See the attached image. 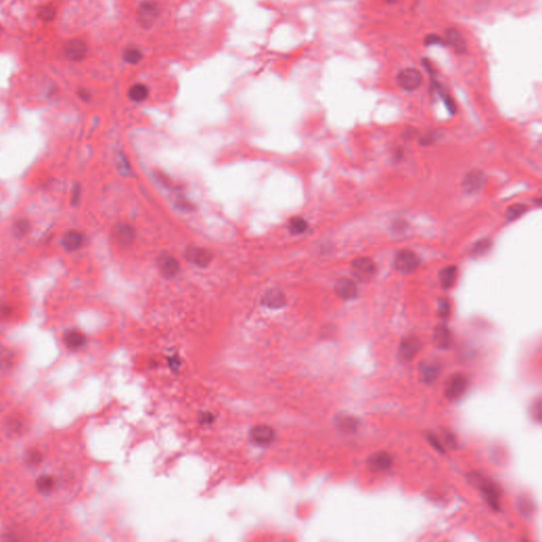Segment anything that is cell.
<instances>
[{
	"label": "cell",
	"instance_id": "29",
	"mask_svg": "<svg viewBox=\"0 0 542 542\" xmlns=\"http://www.w3.org/2000/svg\"><path fill=\"white\" fill-rule=\"evenodd\" d=\"M482 184V178H481V175L479 174H475V175H470L467 180L465 181V185H466V188L467 191H474V190H477V188Z\"/></svg>",
	"mask_w": 542,
	"mask_h": 542
},
{
	"label": "cell",
	"instance_id": "12",
	"mask_svg": "<svg viewBox=\"0 0 542 542\" xmlns=\"http://www.w3.org/2000/svg\"><path fill=\"white\" fill-rule=\"evenodd\" d=\"M251 440L257 445L266 446L269 445L274 438V431L273 429L269 426L266 425H260L256 426L251 430Z\"/></svg>",
	"mask_w": 542,
	"mask_h": 542
},
{
	"label": "cell",
	"instance_id": "2",
	"mask_svg": "<svg viewBox=\"0 0 542 542\" xmlns=\"http://www.w3.org/2000/svg\"><path fill=\"white\" fill-rule=\"evenodd\" d=\"M468 388V379L466 376L461 373L452 375L445 385V397L450 400H457L461 398Z\"/></svg>",
	"mask_w": 542,
	"mask_h": 542
},
{
	"label": "cell",
	"instance_id": "5",
	"mask_svg": "<svg viewBox=\"0 0 542 542\" xmlns=\"http://www.w3.org/2000/svg\"><path fill=\"white\" fill-rule=\"evenodd\" d=\"M419 264V257L411 250H401L395 257V268L403 274L414 272L418 268Z\"/></svg>",
	"mask_w": 542,
	"mask_h": 542
},
{
	"label": "cell",
	"instance_id": "31",
	"mask_svg": "<svg viewBox=\"0 0 542 542\" xmlns=\"http://www.w3.org/2000/svg\"><path fill=\"white\" fill-rule=\"evenodd\" d=\"M30 229V222L28 220L25 219H21L19 221H17L15 223L14 226V233H16V235H24L28 233V231Z\"/></svg>",
	"mask_w": 542,
	"mask_h": 542
},
{
	"label": "cell",
	"instance_id": "21",
	"mask_svg": "<svg viewBox=\"0 0 542 542\" xmlns=\"http://www.w3.org/2000/svg\"><path fill=\"white\" fill-rule=\"evenodd\" d=\"M128 96L135 102H142L149 96V89L143 84H135L128 90Z\"/></svg>",
	"mask_w": 542,
	"mask_h": 542
},
{
	"label": "cell",
	"instance_id": "25",
	"mask_svg": "<svg viewBox=\"0 0 542 542\" xmlns=\"http://www.w3.org/2000/svg\"><path fill=\"white\" fill-rule=\"evenodd\" d=\"M123 59L128 64L136 65L139 62H141L142 52L139 49H137V48H128V49H126L124 51Z\"/></svg>",
	"mask_w": 542,
	"mask_h": 542
},
{
	"label": "cell",
	"instance_id": "4",
	"mask_svg": "<svg viewBox=\"0 0 542 542\" xmlns=\"http://www.w3.org/2000/svg\"><path fill=\"white\" fill-rule=\"evenodd\" d=\"M352 272L361 282L371 281L376 274V265L368 257H359L352 263Z\"/></svg>",
	"mask_w": 542,
	"mask_h": 542
},
{
	"label": "cell",
	"instance_id": "6",
	"mask_svg": "<svg viewBox=\"0 0 542 542\" xmlns=\"http://www.w3.org/2000/svg\"><path fill=\"white\" fill-rule=\"evenodd\" d=\"M423 82V74L415 68H406L397 74V83L406 91L416 90Z\"/></svg>",
	"mask_w": 542,
	"mask_h": 542
},
{
	"label": "cell",
	"instance_id": "35",
	"mask_svg": "<svg viewBox=\"0 0 542 542\" xmlns=\"http://www.w3.org/2000/svg\"><path fill=\"white\" fill-rule=\"evenodd\" d=\"M12 313H13L12 307L7 305L0 306V320H7L8 318L12 316Z\"/></svg>",
	"mask_w": 542,
	"mask_h": 542
},
{
	"label": "cell",
	"instance_id": "27",
	"mask_svg": "<svg viewBox=\"0 0 542 542\" xmlns=\"http://www.w3.org/2000/svg\"><path fill=\"white\" fill-rule=\"evenodd\" d=\"M55 15H56V10L52 5L42 6L39 10V13H38V17L41 20H44V21L53 20Z\"/></svg>",
	"mask_w": 542,
	"mask_h": 542
},
{
	"label": "cell",
	"instance_id": "38",
	"mask_svg": "<svg viewBox=\"0 0 542 542\" xmlns=\"http://www.w3.org/2000/svg\"><path fill=\"white\" fill-rule=\"evenodd\" d=\"M428 441L430 442V444H431L435 449H437L438 451H442L443 452V447L441 445V442L438 441V438L434 435V434H429L428 435Z\"/></svg>",
	"mask_w": 542,
	"mask_h": 542
},
{
	"label": "cell",
	"instance_id": "40",
	"mask_svg": "<svg viewBox=\"0 0 542 542\" xmlns=\"http://www.w3.org/2000/svg\"><path fill=\"white\" fill-rule=\"evenodd\" d=\"M79 94H80V97H82V99H84V100H87V99H88V93L86 92L85 90L79 91Z\"/></svg>",
	"mask_w": 542,
	"mask_h": 542
},
{
	"label": "cell",
	"instance_id": "14",
	"mask_svg": "<svg viewBox=\"0 0 542 542\" xmlns=\"http://www.w3.org/2000/svg\"><path fill=\"white\" fill-rule=\"evenodd\" d=\"M434 346L441 350L448 349L451 346L452 342V336L449 329L446 325L441 324L434 330L433 337H432Z\"/></svg>",
	"mask_w": 542,
	"mask_h": 542
},
{
	"label": "cell",
	"instance_id": "41",
	"mask_svg": "<svg viewBox=\"0 0 542 542\" xmlns=\"http://www.w3.org/2000/svg\"><path fill=\"white\" fill-rule=\"evenodd\" d=\"M385 1L388 3H396L397 0H385Z\"/></svg>",
	"mask_w": 542,
	"mask_h": 542
},
{
	"label": "cell",
	"instance_id": "22",
	"mask_svg": "<svg viewBox=\"0 0 542 542\" xmlns=\"http://www.w3.org/2000/svg\"><path fill=\"white\" fill-rule=\"evenodd\" d=\"M36 487L42 494H50L55 487V480L50 476H41L36 481Z\"/></svg>",
	"mask_w": 542,
	"mask_h": 542
},
{
	"label": "cell",
	"instance_id": "32",
	"mask_svg": "<svg viewBox=\"0 0 542 542\" xmlns=\"http://www.w3.org/2000/svg\"><path fill=\"white\" fill-rule=\"evenodd\" d=\"M526 208H527V206L521 205V204L511 206L510 210L507 211V218H509L510 220L517 218L519 215H521L524 211H526Z\"/></svg>",
	"mask_w": 542,
	"mask_h": 542
},
{
	"label": "cell",
	"instance_id": "26",
	"mask_svg": "<svg viewBox=\"0 0 542 542\" xmlns=\"http://www.w3.org/2000/svg\"><path fill=\"white\" fill-rule=\"evenodd\" d=\"M289 229L290 232L294 234H300L307 229V222L301 217H295L292 218L289 222Z\"/></svg>",
	"mask_w": 542,
	"mask_h": 542
},
{
	"label": "cell",
	"instance_id": "7",
	"mask_svg": "<svg viewBox=\"0 0 542 542\" xmlns=\"http://www.w3.org/2000/svg\"><path fill=\"white\" fill-rule=\"evenodd\" d=\"M445 44L449 45L455 53L460 55L465 54L467 51V44L463 34L455 28H448L445 32Z\"/></svg>",
	"mask_w": 542,
	"mask_h": 542
},
{
	"label": "cell",
	"instance_id": "8",
	"mask_svg": "<svg viewBox=\"0 0 542 542\" xmlns=\"http://www.w3.org/2000/svg\"><path fill=\"white\" fill-rule=\"evenodd\" d=\"M64 53L69 61L79 62L84 59L86 54H87V46L82 39L79 38L69 40L65 45Z\"/></svg>",
	"mask_w": 542,
	"mask_h": 542
},
{
	"label": "cell",
	"instance_id": "24",
	"mask_svg": "<svg viewBox=\"0 0 542 542\" xmlns=\"http://www.w3.org/2000/svg\"><path fill=\"white\" fill-rule=\"evenodd\" d=\"M357 425H358L357 420L354 417H351V416L339 417L338 421H337L338 428L341 430V431H346V432L347 431L348 432L356 431Z\"/></svg>",
	"mask_w": 542,
	"mask_h": 542
},
{
	"label": "cell",
	"instance_id": "36",
	"mask_svg": "<svg viewBox=\"0 0 542 542\" xmlns=\"http://www.w3.org/2000/svg\"><path fill=\"white\" fill-rule=\"evenodd\" d=\"M533 416H534L537 421L539 423V421L541 420V399H537L534 403V406H533Z\"/></svg>",
	"mask_w": 542,
	"mask_h": 542
},
{
	"label": "cell",
	"instance_id": "15",
	"mask_svg": "<svg viewBox=\"0 0 542 542\" xmlns=\"http://www.w3.org/2000/svg\"><path fill=\"white\" fill-rule=\"evenodd\" d=\"M337 295L344 300H352L357 296V287L350 279H341L336 284Z\"/></svg>",
	"mask_w": 542,
	"mask_h": 542
},
{
	"label": "cell",
	"instance_id": "30",
	"mask_svg": "<svg viewBox=\"0 0 542 542\" xmlns=\"http://www.w3.org/2000/svg\"><path fill=\"white\" fill-rule=\"evenodd\" d=\"M25 461H27L29 466H37L42 461V455L37 450H31L30 452H28L27 457H25Z\"/></svg>",
	"mask_w": 542,
	"mask_h": 542
},
{
	"label": "cell",
	"instance_id": "3",
	"mask_svg": "<svg viewBox=\"0 0 542 542\" xmlns=\"http://www.w3.org/2000/svg\"><path fill=\"white\" fill-rule=\"evenodd\" d=\"M159 16V6L156 2L145 0L137 10V20L144 28H151Z\"/></svg>",
	"mask_w": 542,
	"mask_h": 542
},
{
	"label": "cell",
	"instance_id": "13",
	"mask_svg": "<svg viewBox=\"0 0 542 542\" xmlns=\"http://www.w3.org/2000/svg\"><path fill=\"white\" fill-rule=\"evenodd\" d=\"M84 242V236L79 231H68L61 238V245L67 251H75L81 248Z\"/></svg>",
	"mask_w": 542,
	"mask_h": 542
},
{
	"label": "cell",
	"instance_id": "19",
	"mask_svg": "<svg viewBox=\"0 0 542 542\" xmlns=\"http://www.w3.org/2000/svg\"><path fill=\"white\" fill-rule=\"evenodd\" d=\"M64 341L69 350H79L85 346L86 337L80 332L70 331L65 335Z\"/></svg>",
	"mask_w": 542,
	"mask_h": 542
},
{
	"label": "cell",
	"instance_id": "28",
	"mask_svg": "<svg viewBox=\"0 0 542 542\" xmlns=\"http://www.w3.org/2000/svg\"><path fill=\"white\" fill-rule=\"evenodd\" d=\"M24 427V421L20 416H14L8 420V429L14 433H20Z\"/></svg>",
	"mask_w": 542,
	"mask_h": 542
},
{
	"label": "cell",
	"instance_id": "11",
	"mask_svg": "<svg viewBox=\"0 0 542 542\" xmlns=\"http://www.w3.org/2000/svg\"><path fill=\"white\" fill-rule=\"evenodd\" d=\"M392 463H393L392 457L388 452L379 451L373 454L372 457L368 459L367 465L369 469L374 472H382L390 469L392 466Z\"/></svg>",
	"mask_w": 542,
	"mask_h": 542
},
{
	"label": "cell",
	"instance_id": "16",
	"mask_svg": "<svg viewBox=\"0 0 542 542\" xmlns=\"http://www.w3.org/2000/svg\"><path fill=\"white\" fill-rule=\"evenodd\" d=\"M159 267L165 277H175L179 271V264L175 257L171 255H163L159 260Z\"/></svg>",
	"mask_w": 542,
	"mask_h": 542
},
{
	"label": "cell",
	"instance_id": "9",
	"mask_svg": "<svg viewBox=\"0 0 542 542\" xmlns=\"http://www.w3.org/2000/svg\"><path fill=\"white\" fill-rule=\"evenodd\" d=\"M185 259L190 263L199 266V267H205V266H208L211 263L213 254L208 249L191 247L185 252Z\"/></svg>",
	"mask_w": 542,
	"mask_h": 542
},
{
	"label": "cell",
	"instance_id": "33",
	"mask_svg": "<svg viewBox=\"0 0 542 542\" xmlns=\"http://www.w3.org/2000/svg\"><path fill=\"white\" fill-rule=\"evenodd\" d=\"M438 314L443 318H446L450 315V303L447 299H442L438 302Z\"/></svg>",
	"mask_w": 542,
	"mask_h": 542
},
{
	"label": "cell",
	"instance_id": "18",
	"mask_svg": "<svg viewBox=\"0 0 542 542\" xmlns=\"http://www.w3.org/2000/svg\"><path fill=\"white\" fill-rule=\"evenodd\" d=\"M440 376V366L434 363L420 365V377L425 383H433Z\"/></svg>",
	"mask_w": 542,
	"mask_h": 542
},
{
	"label": "cell",
	"instance_id": "20",
	"mask_svg": "<svg viewBox=\"0 0 542 542\" xmlns=\"http://www.w3.org/2000/svg\"><path fill=\"white\" fill-rule=\"evenodd\" d=\"M457 267L455 266H448L440 271V281L442 286L445 288H450L457 279Z\"/></svg>",
	"mask_w": 542,
	"mask_h": 542
},
{
	"label": "cell",
	"instance_id": "1",
	"mask_svg": "<svg viewBox=\"0 0 542 542\" xmlns=\"http://www.w3.org/2000/svg\"><path fill=\"white\" fill-rule=\"evenodd\" d=\"M474 482L481 492L483 493L485 500L489 506L495 511L500 509V488L498 487L495 482L485 478L484 476L482 477L477 475L474 476Z\"/></svg>",
	"mask_w": 542,
	"mask_h": 542
},
{
	"label": "cell",
	"instance_id": "10",
	"mask_svg": "<svg viewBox=\"0 0 542 542\" xmlns=\"http://www.w3.org/2000/svg\"><path fill=\"white\" fill-rule=\"evenodd\" d=\"M420 348V340L415 336H409L401 341L399 347V355L403 360L411 361L418 354Z\"/></svg>",
	"mask_w": 542,
	"mask_h": 542
},
{
	"label": "cell",
	"instance_id": "17",
	"mask_svg": "<svg viewBox=\"0 0 542 542\" xmlns=\"http://www.w3.org/2000/svg\"><path fill=\"white\" fill-rule=\"evenodd\" d=\"M262 303L270 308H280L285 304V297L280 290L273 289L266 292L262 299Z\"/></svg>",
	"mask_w": 542,
	"mask_h": 542
},
{
	"label": "cell",
	"instance_id": "34",
	"mask_svg": "<svg viewBox=\"0 0 542 542\" xmlns=\"http://www.w3.org/2000/svg\"><path fill=\"white\" fill-rule=\"evenodd\" d=\"M519 509L523 515H530L533 512V504L529 499H520Z\"/></svg>",
	"mask_w": 542,
	"mask_h": 542
},
{
	"label": "cell",
	"instance_id": "37",
	"mask_svg": "<svg viewBox=\"0 0 542 542\" xmlns=\"http://www.w3.org/2000/svg\"><path fill=\"white\" fill-rule=\"evenodd\" d=\"M442 41H444V40L441 37H438L437 35H435V34H432V35H429V36L426 37L425 44L426 45H441V44H443Z\"/></svg>",
	"mask_w": 542,
	"mask_h": 542
},
{
	"label": "cell",
	"instance_id": "23",
	"mask_svg": "<svg viewBox=\"0 0 542 542\" xmlns=\"http://www.w3.org/2000/svg\"><path fill=\"white\" fill-rule=\"evenodd\" d=\"M117 237L120 240V243H122L123 245L131 244L134 240L133 228L127 225L120 226L117 230Z\"/></svg>",
	"mask_w": 542,
	"mask_h": 542
},
{
	"label": "cell",
	"instance_id": "39",
	"mask_svg": "<svg viewBox=\"0 0 542 542\" xmlns=\"http://www.w3.org/2000/svg\"><path fill=\"white\" fill-rule=\"evenodd\" d=\"M479 245H480L481 247H480V248L476 247V249H474V251H475V252H482V251H484V249H487V248H488V243L485 242V240H484L483 243H479Z\"/></svg>",
	"mask_w": 542,
	"mask_h": 542
}]
</instances>
